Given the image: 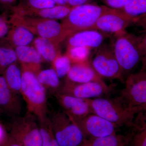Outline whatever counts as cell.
I'll list each match as a JSON object with an SVG mask.
<instances>
[{"label":"cell","instance_id":"1","mask_svg":"<svg viewBox=\"0 0 146 146\" xmlns=\"http://www.w3.org/2000/svg\"><path fill=\"white\" fill-rule=\"evenodd\" d=\"M21 95L25 102L27 112L38 122L48 117L46 90L38 81L36 73L23 66Z\"/></svg>","mask_w":146,"mask_h":146},{"label":"cell","instance_id":"2","mask_svg":"<svg viewBox=\"0 0 146 146\" xmlns=\"http://www.w3.org/2000/svg\"><path fill=\"white\" fill-rule=\"evenodd\" d=\"M113 49L123 77L141 62L146 52V39L123 31L117 33Z\"/></svg>","mask_w":146,"mask_h":146},{"label":"cell","instance_id":"3","mask_svg":"<svg viewBox=\"0 0 146 146\" xmlns=\"http://www.w3.org/2000/svg\"><path fill=\"white\" fill-rule=\"evenodd\" d=\"M89 101L93 113L119 127H132L136 115L141 112L128 107L117 97L112 99L101 97Z\"/></svg>","mask_w":146,"mask_h":146},{"label":"cell","instance_id":"4","mask_svg":"<svg viewBox=\"0 0 146 146\" xmlns=\"http://www.w3.org/2000/svg\"><path fill=\"white\" fill-rule=\"evenodd\" d=\"M106 7L95 3L74 7L68 16L63 19L61 24L70 33V35L77 32L94 30L97 21L104 11Z\"/></svg>","mask_w":146,"mask_h":146},{"label":"cell","instance_id":"5","mask_svg":"<svg viewBox=\"0 0 146 146\" xmlns=\"http://www.w3.org/2000/svg\"><path fill=\"white\" fill-rule=\"evenodd\" d=\"M128 107L145 112L146 110L145 65L138 73L131 74L125 81V87L117 96Z\"/></svg>","mask_w":146,"mask_h":146},{"label":"cell","instance_id":"6","mask_svg":"<svg viewBox=\"0 0 146 146\" xmlns=\"http://www.w3.org/2000/svg\"><path fill=\"white\" fill-rule=\"evenodd\" d=\"M49 118L59 146H80L84 143V136L81 129L65 112H55Z\"/></svg>","mask_w":146,"mask_h":146},{"label":"cell","instance_id":"7","mask_svg":"<svg viewBox=\"0 0 146 146\" xmlns=\"http://www.w3.org/2000/svg\"><path fill=\"white\" fill-rule=\"evenodd\" d=\"M90 60L92 68L102 78L118 79L123 82L121 70L115 57L113 48L102 44Z\"/></svg>","mask_w":146,"mask_h":146},{"label":"cell","instance_id":"8","mask_svg":"<svg viewBox=\"0 0 146 146\" xmlns=\"http://www.w3.org/2000/svg\"><path fill=\"white\" fill-rule=\"evenodd\" d=\"M36 118L27 113L23 117L14 118L10 134L23 146H42V141L39 124Z\"/></svg>","mask_w":146,"mask_h":146},{"label":"cell","instance_id":"9","mask_svg":"<svg viewBox=\"0 0 146 146\" xmlns=\"http://www.w3.org/2000/svg\"><path fill=\"white\" fill-rule=\"evenodd\" d=\"M112 86L98 82L78 83L66 80L56 93L83 99H94L108 95L112 91Z\"/></svg>","mask_w":146,"mask_h":146},{"label":"cell","instance_id":"10","mask_svg":"<svg viewBox=\"0 0 146 146\" xmlns=\"http://www.w3.org/2000/svg\"><path fill=\"white\" fill-rule=\"evenodd\" d=\"M139 18H133L124 14L119 9L106 7L105 9L97 21L94 30L108 33H120Z\"/></svg>","mask_w":146,"mask_h":146},{"label":"cell","instance_id":"11","mask_svg":"<svg viewBox=\"0 0 146 146\" xmlns=\"http://www.w3.org/2000/svg\"><path fill=\"white\" fill-rule=\"evenodd\" d=\"M85 135L94 138L114 134L117 125L94 113H91L76 123Z\"/></svg>","mask_w":146,"mask_h":146},{"label":"cell","instance_id":"12","mask_svg":"<svg viewBox=\"0 0 146 146\" xmlns=\"http://www.w3.org/2000/svg\"><path fill=\"white\" fill-rule=\"evenodd\" d=\"M55 97L65 112L76 123L90 113H93L89 100L83 99L56 93Z\"/></svg>","mask_w":146,"mask_h":146},{"label":"cell","instance_id":"13","mask_svg":"<svg viewBox=\"0 0 146 146\" xmlns=\"http://www.w3.org/2000/svg\"><path fill=\"white\" fill-rule=\"evenodd\" d=\"M35 31L39 37L50 40L57 45L67 36L70 35L62 24L56 20L40 18L36 20Z\"/></svg>","mask_w":146,"mask_h":146},{"label":"cell","instance_id":"14","mask_svg":"<svg viewBox=\"0 0 146 146\" xmlns=\"http://www.w3.org/2000/svg\"><path fill=\"white\" fill-rule=\"evenodd\" d=\"M67 77V80L74 83L96 82L106 85L92 68L89 59L73 63Z\"/></svg>","mask_w":146,"mask_h":146},{"label":"cell","instance_id":"15","mask_svg":"<svg viewBox=\"0 0 146 146\" xmlns=\"http://www.w3.org/2000/svg\"><path fill=\"white\" fill-rule=\"evenodd\" d=\"M18 96L9 88L3 76H0V111L15 118L20 116L22 106Z\"/></svg>","mask_w":146,"mask_h":146},{"label":"cell","instance_id":"16","mask_svg":"<svg viewBox=\"0 0 146 146\" xmlns=\"http://www.w3.org/2000/svg\"><path fill=\"white\" fill-rule=\"evenodd\" d=\"M69 48L85 47L89 49H97L102 45L105 35L96 30H88L77 32L69 35Z\"/></svg>","mask_w":146,"mask_h":146},{"label":"cell","instance_id":"17","mask_svg":"<svg viewBox=\"0 0 146 146\" xmlns=\"http://www.w3.org/2000/svg\"><path fill=\"white\" fill-rule=\"evenodd\" d=\"M17 58L23 65L37 73L40 70V64L42 58L36 49L29 46L16 47L15 49Z\"/></svg>","mask_w":146,"mask_h":146},{"label":"cell","instance_id":"18","mask_svg":"<svg viewBox=\"0 0 146 146\" xmlns=\"http://www.w3.org/2000/svg\"><path fill=\"white\" fill-rule=\"evenodd\" d=\"M72 7L67 5L56 4L52 7L40 10L24 11L21 12V15H34L40 18L50 20L63 19L68 16Z\"/></svg>","mask_w":146,"mask_h":146},{"label":"cell","instance_id":"19","mask_svg":"<svg viewBox=\"0 0 146 146\" xmlns=\"http://www.w3.org/2000/svg\"><path fill=\"white\" fill-rule=\"evenodd\" d=\"M38 81L45 87L46 90L55 94L60 88V78L53 68L39 70L36 74Z\"/></svg>","mask_w":146,"mask_h":146},{"label":"cell","instance_id":"20","mask_svg":"<svg viewBox=\"0 0 146 146\" xmlns=\"http://www.w3.org/2000/svg\"><path fill=\"white\" fill-rule=\"evenodd\" d=\"M34 44L42 59L47 62L52 63L57 57V45L50 40L39 36L34 39Z\"/></svg>","mask_w":146,"mask_h":146},{"label":"cell","instance_id":"21","mask_svg":"<svg viewBox=\"0 0 146 146\" xmlns=\"http://www.w3.org/2000/svg\"><path fill=\"white\" fill-rule=\"evenodd\" d=\"M4 77L9 88L17 95L21 94L22 71L16 63L9 65L3 72Z\"/></svg>","mask_w":146,"mask_h":146},{"label":"cell","instance_id":"22","mask_svg":"<svg viewBox=\"0 0 146 146\" xmlns=\"http://www.w3.org/2000/svg\"><path fill=\"white\" fill-rule=\"evenodd\" d=\"M119 10L131 18H139L146 14V0H129Z\"/></svg>","mask_w":146,"mask_h":146},{"label":"cell","instance_id":"23","mask_svg":"<svg viewBox=\"0 0 146 146\" xmlns=\"http://www.w3.org/2000/svg\"><path fill=\"white\" fill-rule=\"evenodd\" d=\"M34 35L29 29L20 26L14 29L11 35V41L16 47L29 46L34 40Z\"/></svg>","mask_w":146,"mask_h":146},{"label":"cell","instance_id":"24","mask_svg":"<svg viewBox=\"0 0 146 146\" xmlns=\"http://www.w3.org/2000/svg\"><path fill=\"white\" fill-rule=\"evenodd\" d=\"M19 5L13 8L15 12L40 10L50 8L56 4L52 0H21Z\"/></svg>","mask_w":146,"mask_h":146},{"label":"cell","instance_id":"25","mask_svg":"<svg viewBox=\"0 0 146 146\" xmlns=\"http://www.w3.org/2000/svg\"><path fill=\"white\" fill-rule=\"evenodd\" d=\"M38 122L42 138V146H59L54 134L49 117Z\"/></svg>","mask_w":146,"mask_h":146},{"label":"cell","instance_id":"26","mask_svg":"<svg viewBox=\"0 0 146 146\" xmlns=\"http://www.w3.org/2000/svg\"><path fill=\"white\" fill-rule=\"evenodd\" d=\"M126 139L115 133L109 136L94 138L89 146H124Z\"/></svg>","mask_w":146,"mask_h":146},{"label":"cell","instance_id":"27","mask_svg":"<svg viewBox=\"0 0 146 146\" xmlns=\"http://www.w3.org/2000/svg\"><path fill=\"white\" fill-rule=\"evenodd\" d=\"M52 63L53 68L60 79L67 76L72 64L68 55H58Z\"/></svg>","mask_w":146,"mask_h":146},{"label":"cell","instance_id":"28","mask_svg":"<svg viewBox=\"0 0 146 146\" xmlns=\"http://www.w3.org/2000/svg\"><path fill=\"white\" fill-rule=\"evenodd\" d=\"M17 59L15 50L0 47V73H3L6 68L15 63Z\"/></svg>","mask_w":146,"mask_h":146},{"label":"cell","instance_id":"29","mask_svg":"<svg viewBox=\"0 0 146 146\" xmlns=\"http://www.w3.org/2000/svg\"><path fill=\"white\" fill-rule=\"evenodd\" d=\"M90 50L85 47L69 48L68 56L72 63L82 62L88 59Z\"/></svg>","mask_w":146,"mask_h":146},{"label":"cell","instance_id":"30","mask_svg":"<svg viewBox=\"0 0 146 146\" xmlns=\"http://www.w3.org/2000/svg\"><path fill=\"white\" fill-rule=\"evenodd\" d=\"M129 0H102L105 6L109 8L119 9L122 8Z\"/></svg>","mask_w":146,"mask_h":146},{"label":"cell","instance_id":"31","mask_svg":"<svg viewBox=\"0 0 146 146\" xmlns=\"http://www.w3.org/2000/svg\"><path fill=\"white\" fill-rule=\"evenodd\" d=\"M0 146H23L21 142L10 134L7 136L5 141Z\"/></svg>","mask_w":146,"mask_h":146},{"label":"cell","instance_id":"32","mask_svg":"<svg viewBox=\"0 0 146 146\" xmlns=\"http://www.w3.org/2000/svg\"><path fill=\"white\" fill-rule=\"evenodd\" d=\"M9 28L4 18L0 16V38L5 36L8 33Z\"/></svg>","mask_w":146,"mask_h":146},{"label":"cell","instance_id":"33","mask_svg":"<svg viewBox=\"0 0 146 146\" xmlns=\"http://www.w3.org/2000/svg\"><path fill=\"white\" fill-rule=\"evenodd\" d=\"M95 1L96 0H66L67 5L71 7L94 3Z\"/></svg>","mask_w":146,"mask_h":146},{"label":"cell","instance_id":"34","mask_svg":"<svg viewBox=\"0 0 146 146\" xmlns=\"http://www.w3.org/2000/svg\"><path fill=\"white\" fill-rule=\"evenodd\" d=\"M7 136V135L6 134L4 128L0 123V146L3 143L4 141H5Z\"/></svg>","mask_w":146,"mask_h":146},{"label":"cell","instance_id":"35","mask_svg":"<svg viewBox=\"0 0 146 146\" xmlns=\"http://www.w3.org/2000/svg\"><path fill=\"white\" fill-rule=\"evenodd\" d=\"M16 1V0H0V2L3 4L10 7L15 3Z\"/></svg>","mask_w":146,"mask_h":146},{"label":"cell","instance_id":"36","mask_svg":"<svg viewBox=\"0 0 146 146\" xmlns=\"http://www.w3.org/2000/svg\"><path fill=\"white\" fill-rule=\"evenodd\" d=\"M52 1L54 2L57 5H67L66 0H52Z\"/></svg>","mask_w":146,"mask_h":146}]
</instances>
